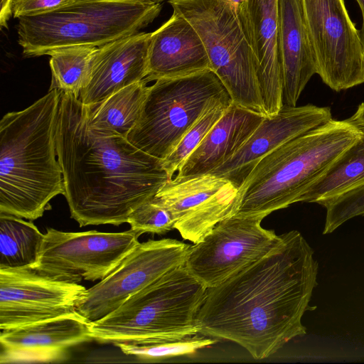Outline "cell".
<instances>
[{
    "label": "cell",
    "mask_w": 364,
    "mask_h": 364,
    "mask_svg": "<svg viewBox=\"0 0 364 364\" xmlns=\"http://www.w3.org/2000/svg\"><path fill=\"white\" fill-rule=\"evenodd\" d=\"M56 146L64 196L80 227L127 223L171 181L162 160L91 128L87 107L70 94H60Z\"/></svg>",
    "instance_id": "2"
},
{
    "label": "cell",
    "mask_w": 364,
    "mask_h": 364,
    "mask_svg": "<svg viewBox=\"0 0 364 364\" xmlns=\"http://www.w3.org/2000/svg\"><path fill=\"white\" fill-rule=\"evenodd\" d=\"M210 69L204 44L193 26L180 14H173L152 32L148 54L149 82Z\"/></svg>",
    "instance_id": "19"
},
{
    "label": "cell",
    "mask_w": 364,
    "mask_h": 364,
    "mask_svg": "<svg viewBox=\"0 0 364 364\" xmlns=\"http://www.w3.org/2000/svg\"><path fill=\"white\" fill-rule=\"evenodd\" d=\"M127 223L130 229L140 235L145 232L163 235L174 229L175 220L169 210L154 196L130 214Z\"/></svg>",
    "instance_id": "28"
},
{
    "label": "cell",
    "mask_w": 364,
    "mask_h": 364,
    "mask_svg": "<svg viewBox=\"0 0 364 364\" xmlns=\"http://www.w3.org/2000/svg\"><path fill=\"white\" fill-rule=\"evenodd\" d=\"M152 32H139L97 48L79 100L94 107L117 91L144 80Z\"/></svg>",
    "instance_id": "18"
},
{
    "label": "cell",
    "mask_w": 364,
    "mask_h": 364,
    "mask_svg": "<svg viewBox=\"0 0 364 364\" xmlns=\"http://www.w3.org/2000/svg\"><path fill=\"white\" fill-rule=\"evenodd\" d=\"M161 10L156 0H75L46 14L19 18L18 43L28 58L70 46L98 48L139 33Z\"/></svg>",
    "instance_id": "6"
},
{
    "label": "cell",
    "mask_w": 364,
    "mask_h": 364,
    "mask_svg": "<svg viewBox=\"0 0 364 364\" xmlns=\"http://www.w3.org/2000/svg\"><path fill=\"white\" fill-rule=\"evenodd\" d=\"M13 0H1L0 25L7 28V22L12 14Z\"/></svg>",
    "instance_id": "31"
},
{
    "label": "cell",
    "mask_w": 364,
    "mask_h": 364,
    "mask_svg": "<svg viewBox=\"0 0 364 364\" xmlns=\"http://www.w3.org/2000/svg\"><path fill=\"white\" fill-rule=\"evenodd\" d=\"M278 16L283 104L296 106L306 84L316 74L301 0H278Z\"/></svg>",
    "instance_id": "20"
},
{
    "label": "cell",
    "mask_w": 364,
    "mask_h": 364,
    "mask_svg": "<svg viewBox=\"0 0 364 364\" xmlns=\"http://www.w3.org/2000/svg\"><path fill=\"white\" fill-rule=\"evenodd\" d=\"M96 47L70 46L51 52L49 65L51 83L49 90H57L79 98L86 86L91 61Z\"/></svg>",
    "instance_id": "25"
},
{
    "label": "cell",
    "mask_w": 364,
    "mask_h": 364,
    "mask_svg": "<svg viewBox=\"0 0 364 364\" xmlns=\"http://www.w3.org/2000/svg\"><path fill=\"white\" fill-rule=\"evenodd\" d=\"M360 134L346 119H332L280 146L263 157L238 188L235 215L264 218L301 202Z\"/></svg>",
    "instance_id": "4"
},
{
    "label": "cell",
    "mask_w": 364,
    "mask_h": 364,
    "mask_svg": "<svg viewBox=\"0 0 364 364\" xmlns=\"http://www.w3.org/2000/svg\"><path fill=\"white\" fill-rule=\"evenodd\" d=\"M331 119L329 107L283 105L277 114L265 117L237 151L210 173L239 188L263 157Z\"/></svg>",
    "instance_id": "15"
},
{
    "label": "cell",
    "mask_w": 364,
    "mask_h": 364,
    "mask_svg": "<svg viewBox=\"0 0 364 364\" xmlns=\"http://www.w3.org/2000/svg\"><path fill=\"white\" fill-rule=\"evenodd\" d=\"M316 74L336 92L364 83V49L345 0H301Z\"/></svg>",
    "instance_id": "10"
},
{
    "label": "cell",
    "mask_w": 364,
    "mask_h": 364,
    "mask_svg": "<svg viewBox=\"0 0 364 364\" xmlns=\"http://www.w3.org/2000/svg\"><path fill=\"white\" fill-rule=\"evenodd\" d=\"M75 0H13L14 18L36 16L58 9Z\"/></svg>",
    "instance_id": "30"
},
{
    "label": "cell",
    "mask_w": 364,
    "mask_h": 364,
    "mask_svg": "<svg viewBox=\"0 0 364 364\" xmlns=\"http://www.w3.org/2000/svg\"><path fill=\"white\" fill-rule=\"evenodd\" d=\"M43 237L32 222L0 213V269L33 267Z\"/></svg>",
    "instance_id": "24"
},
{
    "label": "cell",
    "mask_w": 364,
    "mask_h": 364,
    "mask_svg": "<svg viewBox=\"0 0 364 364\" xmlns=\"http://www.w3.org/2000/svg\"><path fill=\"white\" fill-rule=\"evenodd\" d=\"M236 14L252 49L267 117L282 108L278 0H245Z\"/></svg>",
    "instance_id": "17"
},
{
    "label": "cell",
    "mask_w": 364,
    "mask_h": 364,
    "mask_svg": "<svg viewBox=\"0 0 364 364\" xmlns=\"http://www.w3.org/2000/svg\"><path fill=\"white\" fill-rule=\"evenodd\" d=\"M364 185V129L323 174L309 188L301 202L323 205Z\"/></svg>",
    "instance_id": "23"
},
{
    "label": "cell",
    "mask_w": 364,
    "mask_h": 364,
    "mask_svg": "<svg viewBox=\"0 0 364 364\" xmlns=\"http://www.w3.org/2000/svg\"><path fill=\"white\" fill-rule=\"evenodd\" d=\"M141 235L97 230L63 232L47 228L37 262V272L72 283L102 280L139 244Z\"/></svg>",
    "instance_id": "9"
},
{
    "label": "cell",
    "mask_w": 364,
    "mask_h": 364,
    "mask_svg": "<svg viewBox=\"0 0 364 364\" xmlns=\"http://www.w3.org/2000/svg\"><path fill=\"white\" fill-rule=\"evenodd\" d=\"M61 92L49 90L23 110L0 122V213L31 220L65 194L56 129Z\"/></svg>",
    "instance_id": "3"
},
{
    "label": "cell",
    "mask_w": 364,
    "mask_h": 364,
    "mask_svg": "<svg viewBox=\"0 0 364 364\" xmlns=\"http://www.w3.org/2000/svg\"><path fill=\"white\" fill-rule=\"evenodd\" d=\"M156 1H164V0H156ZM166 1H170V0H166Z\"/></svg>",
    "instance_id": "35"
},
{
    "label": "cell",
    "mask_w": 364,
    "mask_h": 364,
    "mask_svg": "<svg viewBox=\"0 0 364 364\" xmlns=\"http://www.w3.org/2000/svg\"><path fill=\"white\" fill-rule=\"evenodd\" d=\"M91 321L77 310L58 317L1 331V363H51L67 350L92 341Z\"/></svg>",
    "instance_id": "16"
},
{
    "label": "cell",
    "mask_w": 364,
    "mask_h": 364,
    "mask_svg": "<svg viewBox=\"0 0 364 364\" xmlns=\"http://www.w3.org/2000/svg\"><path fill=\"white\" fill-rule=\"evenodd\" d=\"M149 86L145 80L114 93L94 107H87L89 126L105 134L127 136L141 114Z\"/></svg>",
    "instance_id": "22"
},
{
    "label": "cell",
    "mask_w": 364,
    "mask_h": 364,
    "mask_svg": "<svg viewBox=\"0 0 364 364\" xmlns=\"http://www.w3.org/2000/svg\"><path fill=\"white\" fill-rule=\"evenodd\" d=\"M323 234L333 232L336 228L357 216L364 215V185L326 201Z\"/></svg>",
    "instance_id": "29"
},
{
    "label": "cell",
    "mask_w": 364,
    "mask_h": 364,
    "mask_svg": "<svg viewBox=\"0 0 364 364\" xmlns=\"http://www.w3.org/2000/svg\"><path fill=\"white\" fill-rule=\"evenodd\" d=\"M237 191L229 181L208 173L172 179L155 197L171 213L174 229L195 244L222 220L235 215Z\"/></svg>",
    "instance_id": "14"
},
{
    "label": "cell",
    "mask_w": 364,
    "mask_h": 364,
    "mask_svg": "<svg viewBox=\"0 0 364 364\" xmlns=\"http://www.w3.org/2000/svg\"><path fill=\"white\" fill-rule=\"evenodd\" d=\"M259 216L232 215L190 246L183 267L207 289L216 287L258 260L281 240L262 227Z\"/></svg>",
    "instance_id": "11"
},
{
    "label": "cell",
    "mask_w": 364,
    "mask_h": 364,
    "mask_svg": "<svg viewBox=\"0 0 364 364\" xmlns=\"http://www.w3.org/2000/svg\"><path fill=\"white\" fill-rule=\"evenodd\" d=\"M230 3L232 7L235 9V11L238 6L245 1V0H225Z\"/></svg>",
    "instance_id": "34"
},
{
    "label": "cell",
    "mask_w": 364,
    "mask_h": 364,
    "mask_svg": "<svg viewBox=\"0 0 364 364\" xmlns=\"http://www.w3.org/2000/svg\"><path fill=\"white\" fill-rule=\"evenodd\" d=\"M200 37L210 69L227 89L232 102L264 116L253 53L237 15L225 0H170Z\"/></svg>",
    "instance_id": "8"
},
{
    "label": "cell",
    "mask_w": 364,
    "mask_h": 364,
    "mask_svg": "<svg viewBox=\"0 0 364 364\" xmlns=\"http://www.w3.org/2000/svg\"><path fill=\"white\" fill-rule=\"evenodd\" d=\"M231 103L219 104L206 111L163 160L164 168L170 180L173 179L174 174L198 146Z\"/></svg>",
    "instance_id": "27"
},
{
    "label": "cell",
    "mask_w": 364,
    "mask_h": 364,
    "mask_svg": "<svg viewBox=\"0 0 364 364\" xmlns=\"http://www.w3.org/2000/svg\"><path fill=\"white\" fill-rule=\"evenodd\" d=\"M265 117L232 102L173 179L210 173L237 151Z\"/></svg>",
    "instance_id": "21"
},
{
    "label": "cell",
    "mask_w": 364,
    "mask_h": 364,
    "mask_svg": "<svg viewBox=\"0 0 364 364\" xmlns=\"http://www.w3.org/2000/svg\"><path fill=\"white\" fill-rule=\"evenodd\" d=\"M356 1L358 2V4L360 6L361 14H362V17H363L362 26H361V29L359 30V34H360V41H361V43H362V45H363V49H364V0H356Z\"/></svg>",
    "instance_id": "33"
},
{
    "label": "cell",
    "mask_w": 364,
    "mask_h": 364,
    "mask_svg": "<svg viewBox=\"0 0 364 364\" xmlns=\"http://www.w3.org/2000/svg\"><path fill=\"white\" fill-rule=\"evenodd\" d=\"M206 291L183 265L176 267L91 322L92 338L114 345L149 344L198 334L197 316Z\"/></svg>",
    "instance_id": "5"
},
{
    "label": "cell",
    "mask_w": 364,
    "mask_h": 364,
    "mask_svg": "<svg viewBox=\"0 0 364 364\" xmlns=\"http://www.w3.org/2000/svg\"><path fill=\"white\" fill-rule=\"evenodd\" d=\"M87 289L31 267L0 269V329L6 331L76 311Z\"/></svg>",
    "instance_id": "13"
},
{
    "label": "cell",
    "mask_w": 364,
    "mask_h": 364,
    "mask_svg": "<svg viewBox=\"0 0 364 364\" xmlns=\"http://www.w3.org/2000/svg\"><path fill=\"white\" fill-rule=\"evenodd\" d=\"M346 120L357 128L364 129V102L360 103L355 113Z\"/></svg>",
    "instance_id": "32"
},
{
    "label": "cell",
    "mask_w": 364,
    "mask_h": 364,
    "mask_svg": "<svg viewBox=\"0 0 364 364\" xmlns=\"http://www.w3.org/2000/svg\"><path fill=\"white\" fill-rule=\"evenodd\" d=\"M199 333L181 340L149 344L118 343L114 346L126 355L146 360L191 355L216 343V339Z\"/></svg>",
    "instance_id": "26"
},
{
    "label": "cell",
    "mask_w": 364,
    "mask_h": 364,
    "mask_svg": "<svg viewBox=\"0 0 364 364\" xmlns=\"http://www.w3.org/2000/svg\"><path fill=\"white\" fill-rule=\"evenodd\" d=\"M190 246L171 238L139 242L112 272L87 289L76 310L91 322L105 317L136 292L183 266Z\"/></svg>",
    "instance_id": "12"
},
{
    "label": "cell",
    "mask_w": 364,
    "mask_h": 364,
    "mask_svg": "<svg viewBox=\"0 0 364 364\" xmlns=\"http://www.w3.org/2000/svg\"><path fill=\"white\" fill-rule=\"evenodd\" d=\"M231 102L227 89L211 69L158 79L149 86L139 120L127 139L163 161L206 111Z\"/></svg>",
    "instance_id": "7"
},
{
    "label": "cell",
    "mask_w": 364,
    "mask_h": 364,
    "mask_svg": "<svg viewBox=\"0 0 364 364\" xmlns=\"http://www.w3.org/2000/svg\"><path fill=\"white\" fill-rule=\"evenodd\" d=\"M318 263L302 235L291 230L262 257L208 288L197 316L199 334L235 343L267 358L306 333L301 318L317 285Z\"/></svg>",
    "instance_id": "1"
}]
</instances>
